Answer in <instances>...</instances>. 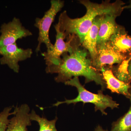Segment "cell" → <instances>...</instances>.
I'll use <instances>...</instances> for the list:
<instances>
[{
	"mask_svg": "<svg viewBox=\"0 0 131 131\" xmlns=\"http://www.w3.org/2000/svg\"><path fill=\"white\" fill-rule=\"evenodd\" d=\"M72 44V52L62 54L58 65L46 66V73L57 74L55 81L58 83H64L73 78L84 77L85 83L94 81L100 85L102 91L105 90L106 85L102 74L94 68L91 58L88 57V52L82 46L78 38L73 35Z\"/></svg>",
	"mask_w": 131,
	"mask_h": 131,
	"instance_id": "6da1fadb",
	"label": "cell"
},
{
	"mask_svg": "<svg viewBox=\"0 0 131 131\" xmlns=\"http://www.w3.org/2000/svg\"><path fill=\"white\" fill-rule=\"evenodd\" d=\"M80 2L86 9L84 16L80 18H71L65 11L60 14L57 24L60 31L63 33L65 39L69 35H74L78 38L81 44L97 16L105 14L119 16L124 10L125 5V3L121 1L113 3L106 1L100 4L88 0L80 1Z\"/></svg>",
	"mask_w": 131,
	"mask_h": 131,
	"instance_id": "7a4b0ae2",
	"label": "cell"
},
{
	"mask_svg": "<svg viewBox=\"0 0 131 131\" xmlns=\"http://www.w3.org/2000/svg\"><path fill=\"white\" fill-rule=\"evenodd\" d=\"M66 85L75 87L77 89L78 95L76 98L72 100H66L63 101H58L53 104V106L58 107L61 104H75L78 102H82L83 103H91L95 105V111L100 110L103 114L106 115V109L108 107L111 109L118 108L119 104L113 100L111 96L105 95L102 90H99L98 94H94L87 90L81 84L78 77H74L66 82Z\"/></svg>",
	"mask_w": 131,
	"mask_h": 131,
	"instance_id": "3957f363",
	"label": "cell"
},
{
	"mask_svg": "<svg viewBox=\"0 0 131 131\" xmlns=\"http://www.w3.org/2000/svg\"><path fill=\"white\" fill-rule=\"evenodd\" d=\"M50 3V7L45 13L44 16L41 18H37L35 20L34 25L39 30L38 43L35 50L37 54L40 51L42 44H45L47 49L53 45L49 38L50 28L57 14L64 6V1L61 0H51Z\"/></svg>",
	"mask_w": 131,
	"mask_h": 131,
	"instance_id": "277c9868",
	"label": "cell"
},
{
	"mask_svg": "<svg viewBox=\"0 0 131 131\" xmlns=\"http://www.w3.org/2000/svg\"><path fill=\"white\" fill-rule=\"evenodd\" d=\"M56 31V41L54 45L47 49L46 51L42 53L45 60L46 66L58 65L60 63L61 56L66 52L71 53L73 51V35H69L66 38L68 41H64V35L59 30L58 25L54 26Z\"/></svg>",
	"mask_w": 131,
	"mask_h": 131,
	"instance_id": "5b68a950",
	"label": "cell"
},
{
	"mask_svg": "<svg viewBox=\"0 0 131 131\" xmlns=\"http://www.w3.org/2000/svg\"><path fill=\"white\" fill-rule=\"evenodd\" d=\"M32 50L30 48L26 49L18 47L16 43L0 47V63L7 65L16 73L19 71V62L26 60L31 57Z\"/></svg>",
	"mask_w": 131,
	"mask_h": 131,
	"instance_id": "8992f818",
	"label": "cell"
},
{
	"mask_svg": "<svg viewBox=\"0 0 131 131\" xmlns=\"http://www.w3.org/2000/svg\"><path fill=\"white\" fill-rule=\"evenodd\" d=\"M0 32V47L14 44L18 39L32 35L30 31L22 25L20 20L16 17L12 21L2 24Z\"/></svg>",
	"mask_w": 131,
	"mask_h": 131,
	"instance_id": "52a82bcc",
	"label": "cell"
},
{
	"mask_svg": "<svg viewBox=\"0 0 131 131\" xmlns=\"http://www.w3.org/2000/svg\"><path fill=\"white\" fill-rule=\"evenodd\" d=\"M97 51V58L93 64L94 68L100 71L106 65L112 67L115 64H119L126 59L113 48L108 41L98 44Z\"/></svg>",
	"mask_w": 131,
	"mask_h": 131,
	"instance_id": "ba28073f",
	"label": "cell"
},
{
	"mask_svg": "<svg viewBox=\"0 0 131 131\" xmlns=\"http://www.w3.org/2000/svg\"><path fill=\"white\" fill-rule=\"evenodd\" d=\"M118 16L112 14L102 15L97 38V44L107 42L114 34L126 31L124 27L116 23L115 19Z\"/></svg>",
	"mask_w": 131,
	"mask_h": 131,
	"instance_id": "9c48e42d",
	"label": "cell"
},
{
	"mask_svg": "<svg viewBox=\"0 0 131 131\" xmlns=\"http://www.w3.org/2000/svg\"><path fill=\"white\" fill-rule=\"evenodd\" d=\"M30 108L26 104L15 108L13 116L9 119L6 131H28L27 127L31 125L30 118Z\"/></svg>",
	"mask_w": 131,
	"mask_h": 131,
	"instance_id": "30bf717a",
	"label": "cell"
},
{
	"mask_svg": "<svg viewBox=\"0 0 131 131\" xmlns=\"http://www.w3.org/2000/svg\"><path fill=\"white\" fill-rule=\"evenodd\" d=\"M112 67L103 68L101 71L103 79L105 82L106 88L112 92L123 95L127 98H130L131 96L129 90L131 85L119 80L115 76L112 70Z\"/></svg>",
	"mask_w": 131,
	"mask_h": 131,
	"instance_id": "8fae6325",
	"label": "cell"
},
{
	"mask_svg": "<svg viewBox=\"0 0 131 131\" xmlns=\"http://www.w3.org/2000/svg\"><path fill=\"white\" fill-rule=\"evenodd\" d=\"M101 16H97L94 20L93 25L85 36L81 45L87 50L92 60V63L97 58V38L100 25Z\"/></svg>",
	"mask_w": 131,
	"mask_h": 131,
	"instance_id": "7c38bea8",
	"label": "cell"
},
{
	"mask_svg": "<svg viewBox=\"0 0 131 131\" xmlns=\"http://www.w3.org/2000/svg\"><path fill=\"white\" fill-rule=\"evenodd\" d=\"M108 42L114 49L126 59L131 56V36L126 31L112 35Z\"/></svg>",
	"mask_w": 131,
	"mask_h": 131,
	"instance_id": "4fadbf2b",
	"label": "cell"
},
{
	"mask_svg": "<svg viewBox=\"0 0 131 131\" xmlns=\"http://www.w3.org/2000/svg\"><path fill=\"white\" fill-rule=\"evenodd\" d=\"M115 76L122 81L130 83H131V59L129 61L124 60L117 66L112 67Z\"/></svg>",
	"mask_w": 131,
	"mask_h": 131,
	"instance_id": "5bb4252c",
	"label": "cell"
},
{
	"mask_svg": "<svg viewBox=\"0 0 131 131\" xmlns=\"http://www.w3.org/2000/svg\"><path fill=\"white\" fill-rule=\"evenodd\" d=\"M30 118L31 121H34L38 123L39 131H57L56 126L58 119L57 117L52 120L49 121L44 117H40L34 110H32L30 113Z\"/></svg>",
	"mask_w": 131,
	"mask_h": 131,
	"instance_id": "9a60e30c",
	"label": "cell"
},
{
	"mask_svg": "<svg viewBox=\"0 0 131 131\" xmlns=\"http://www.w3.org/2000/svg\"><path fill=\"white\" fill-rule=\"evenodd\" d=\"M130 107L124 116L112 124L111 131H131V97Z\"/></svg>",
	"mask_w": 131,
	"mask_h": 131,
	"instance_id": "2e32d148",
	"label": "cell"
},
{
	"mask_svg": "<svg viewBox=\"0 0 131 131\" xmlns=\"http://www.w3.org/2000/svg\"><path fill=\"white\" fill-rule=\"evenodd\" d=\"M12 107L5 108L0 113V131H6L9 124V116L13 115L14 112L11 113Z\"/></svg>",
	"mask_w": 131,
	"mask_h": 131,
	"instance_id": "e0dca14e",
	"label": "cell"
},
{
	"mask_svg": "<svg viewBox=\"0 0 131 131\" xmlns=\"http://www.w3.org/2000/svg\"><path fill=\"white\" fill-rule=\"evenodd\" d=\"M95 131H108L106 130H104L103 129L102 127L100 125H98V126L96 127V128L95 129Z\"/></svg>",
	"mask_w": 131,
	"mask_h": 131,
	"instance_id": "ac0fdd59",
	"label": "cell"
},
{
	"mask_svg": "<svg viewBox=\"0 0 131 131\" xmlns=\"http://www.w3.org/2000/svg\"><path fill=\"white\" fill-rule=\"evenodd\" d=\"M124 9H130L131 10V1H129V5H127V6H124Z\"/></svg>",
	"mask_w": 131,
	"mask_h": 131,
	"instance_id": "d6986e66",
	"label": "cell"
},
{
	"mask_svg": "<svg viewBox=\"0 0 131 131\" xmlns=\"http://www.w3.org/2000/svg\"><path fill=\"white\" fill-rule=\"evenodd\" d=\"M129 93H130V95L131 96V86L130 88V89H129Z\"/></svg>",
	"mask_w": 131,
	"mask_h": 131,
	"instance_id": "ffe728a7",
	"label": "cell"
}]
</instances>
